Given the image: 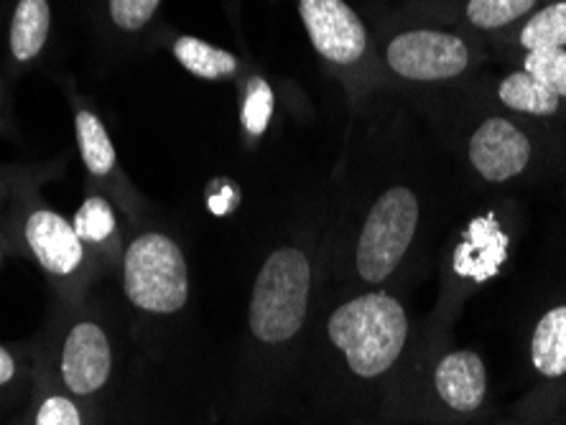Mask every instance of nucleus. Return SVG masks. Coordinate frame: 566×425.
<instances>
[{
	"instance_id": "nucleus-1",
	"label": "nucleus",
	"mask_w": 566,
	"mask_h": 425,
	"mask_svg": "<svg viewBox=\"0 0 566 425\" xmlns=\"http://www.w3.org/2000/svg\"><path fill=\"white\" fill-rule=\"evenodd\" d=\"M316 288V255L302 240H286L258 265L251 301H248V337L258 354L276 357L304 334L312 316Z\"/></svg>"
},
{
	"instance_id": "nucleus-2",
	"label": "nucleus",
	"mask_w": 566,
	"mask_h": 425,
	"mask_svg": "<svg viewBox=\"0 0 566 425\" xmlns=\"http://www.w3.org/2000/svg\"><path fill=\"white\" fill-rule=\"evenodd\" d=\"M411 337L406 306L386 290H363L339 301L324 321V341L355 382H378L401 362Z\"/></svg>"
},
{
	"instance_id": "nucleus-3",
	"label": "nucleus",
	"mask_w": 566,
	"mask_h": 425,
	"mask_svg": "<svg viewBox=\"0 0 566 425\" xmlns=\"http://www.w3.org/2000/svg\"><path fill=\"white\" fill-rule=\"evenodd\" d=\"M120 288L133 311L144 316H177L189 304V265L185 247L166 230L136 224L126 237Z\"/></svg>"
},
{
	"instance_id": "nucleus-4",
	"label": "nucleus",
	"mask_w": 566,
	"mask_h": 425,
	"mask_svg": "<svg viewBox=\"0 0 566 425\" xmlns=\"http://www.w3.org/2000/svg\"><path fill=\"white\" fill-rule=\"evenodd\" d=\"M421 204L409 187H388L365 210L349 249L353 275L363 286L388 283L419 235Z\"/></svg>"
},
{
	"instance_id": "nucleus-5",
	"label": "nucleus",
	"mask_w": 566,
	"mask_h": 425,
	"mask_svg": "<svg viewBox=\"0 0 566 425\" xmlns=\"http://www.w3.org/2000/svg\"><path fill=\"white\" fill-rule=\"evenodd\" d=\"M11 235L19 240L23 253L39 265L60 290L80 294L103 270L93 253L82 243L70 216L46 206L41 199L15 202L11 216Z\"/></svg>"
},
{
	"instance_id": "nucleus-6",
	"label": "nucleus",
	"mask_w": 566,
	"mask_h": 425,
	"mask_svg": "<svg viewBox=\"0 0 566 425\" xmlns=\"http://www.w3.org/2000/svg\"><path fill=\"white\" fill-rule=\"evenodd\" d=\"M56 372L62 390L74 400H95L105 393L115 374V347L97 316L80 314L64 329Z\"/></svg>"
},
{
	"instance_id": "nucleus-7",
	"label": "nucleus",
	"mask_w": 566,
	"mask_h": 425,
	"mask_svg": "<svg viewBox=\"0 0 566 425\" xmlns=\"http://www.w3.org/2000/svg\"><path fill=\"white\" fill-rule=\"evenodd\" d=\"M390 72L411 82H441L460 77L470 64V49L460 36L444 31H406L386 46Z\"/></svg>"
},
{
	"instance_id": "nucleus-8",
	"label": "nucleus",
	"mask_w": 566,
	"mask_h": 425,
	"mask_svg": "<svg viewBox=\"0 0 566 425\" xmlns=\"http://www.w3.org/2000/svg\"><path fill=\"white\" fill-rule=\"evenodd\" d=\"M74 138H77L87 177L97 183V191H103L128 216L130 227H136V224H140V194H136V189L130 187V181L120 169L118 151H115L105 123L87 107H77V113H74Z\"/></svg>"
},
{
	"instance_id": "nucleus-9",
	"label": "nucleus",
	"mask_w": 566,
	"mask_h": 425,
	"mask_svg": "<svg viewBox=\"0 0 566 425\" xmlns=\"http://www.w3.org/2000/svg\"><path fill=\"white\" fill-rule=\"evenodd\" d=\"M314 52L335 66H353L368 52V29L345 0H298Z\"/></svg>"
},
{
	"instance_id": "nucleus-10",
	"label": "nucleus",
	"mask_w": 566,
	"mask_h": 425,
	"mask_svg": "<svg viewBox=\"0 0 566 425\" xmlns=\"http://www.w3.org/2000/svg\"><path fill=\"white\" fill-rule=\"evenodd\" d=\"M472 169L490 183L521 177L531 163V140L518 125L505 118H488L472 132L468 148Z\"/></svg>"
},
{
	"instance_id": "nucleus-11",
	"label": "nucleus",
	"mask_w": 566,
	"mask_h": 425,
	"mask_svg": "<svg viewBox=\"0 0 566 425\" xmlns=\"http://www.w3.org/2000/svg\"><path fill=\"white\" fill-rule=\"evenodd\" d=\"M431 382L439 403L454 415H474L488 400V366L472 349L441 354Z\"/></svg>"
},
{
	"instance_id": "nucleus-12",
	"label": "nucleus",
	"mask_w": 566,
	"mask_h": 425,
	"mask_svg": "<svg viewBox=\"0 0 566 425\" xmlns=\"http://www.w3.org/2000/svg\"><path fill=\"white\" fill-rule=\"evenodd\" d=\"M72 224L82 243L103 268H118L128 235L123 232L118 206L103 191H90L82 199V204L72 216Z\"/></svg>"
},
{
	"instance_id": "nucleus-13",
	"label": "nucleus",
	"mask_w": 566,
	"mask_h": 425,
	"mask_svg": "<svg viewBox=\"0 0 566 425\" xmlns=\"http://www.w3.org/2000/svg\"><path fill=\"white\" fill-rule=\"evenodd\" d=\"M52 31V6L49 0H19L8 29V49L15 64H31L44 52Z\"/></svg>"
},
{
	"instance_id": "nucleus-14",
	"label": "nucleus",
	"mask_w": 566,
	"mask_h": 425,
	"mask_svg": "<svg viewBox=\"0 0 566 425\" xmlns=\"http://www.w3.org/2000/svg\"><path fill=\"white\" fill-rule=\"evenodd\" d=\"M531 364L548 380L566 374V304L548 308L538 319L531 337Z\"/></svg>"
},
{
	"instance_id": "nucleus-15",
	"label": "nucleus",
	"mask_w": 566,
	"mask_h": 425,
	"mask_svg": "<svg viewBox=\"0 0 566 425\" xmlns=\"http://www.w3.org/2000/svg\"><path fill=\"white\" fill-rule=\"evenodd\" d=\"M171 54L189 74H195L199 79H210V82L235 77L240 66L228 49L212 46L207 44V41L195 39V36H179L174 41Z\"/></svg>"
},
{
	"instance_id": "nucleus-16",
	"label": "nucleus",
	"mask_w": 566,
	"mask_h": 425,
	"mask_svg": "<svg viewBox=\"0 0 566 425\" xmlns=\"http://www.w3.org/2000/svg\"><path fill=\"white\" fill-rule=\"evenodd\" d=\"M497 97L511 110L528 115H554L562 103V97L556 92L541 85L528 72H515L511 77H505L501 87H497Z\"/></svg>"
},
{
	"instance_id": "nucleus-17",
	"label": "nucleus",
	"mask_w": 566,
	"mask_h": 425,
	"mask_svg": "<svg viewBox=\"0 0 566 425\" xmlns=\"http://www.w3.org/2000/svg\"><path fill=\"white\" fill-rule=\"evenodd\" d=\"M521 46L528 52L566 46V0L546 6L544 11L531 15L521 31Z\"/></svg>"
},
{
	"instance_id": "nucleus-18",
	"label": "nucleus",
	"mask_w": 566,
	"mask_h": 425,
	"mask_svg": "<svg viewBox=\"0 0 566 425\" xmlns=\"http://www.w3.org/2000/svg\"><path fill=\"white\" fill-rule=\"evenodd\" d=\"M536 6V0H470L468 19L482 31H497L521 19Z\"/></svg>"
},
{
	"instance_id": "nucleus-19",
	"label": "nucleus",
	"mask_w": 566,
	"mask_h": 425,
	"mask_svg": "<svg viewBox=\"0 0 566 425\" xmlns=\"http://www.w3.org/2000/svg\"><path fill=\"white\" fill-rule=\"evenodd\" d=\"M164 0H105V15L111 26L120 33H140L156 19Z\"/></svg>"
},
{
	"instance_id": "nucleus-20",
	"label": "nucleus",
	"mask_w": 566,
	"mask_h": 425,
	"mask_svg": "<svg viewBox=\"0 0 566 425\" xmlns=\"http://www.w3.org/2000/svg\"><path fill=\"white\" fill-rule=\"evenodd\" d=\"M523 72L536 77L541 85H546L559 97H566V52L564 49H538L528 52Z\"/></svg>"
},
{
	"instance_id": "nucleus-21",
	"label": "nucleus",
	"mask_w": 566,
	"mask_h": 425,
	"mask_svg": "<svg viewBox=\"0 0 566 425\" xmlns=\"http://www.w3.org/2000/svg\"><path fill=\"white\" fill-rule=\"evenodd\" d=\"M33 425H85V413L70 393H49L33 411Z\"/></svg>"
},
{
	"instance_id": "nucleus-22",
	"label": "nucleus",
	"mask_w": 566,
	"mask_h": 425,
	"mask_svg": "<svg viewBox=\"0 0 566 425\" xmlns=\"http://www.w3.org/2000/svg\"><path fill=\"white\" fill-rule=\"evenodd\" d=\"M271 113H273L271 87L265 85L263 79H253L251 85H248V97H245V107H243V123H245L248 132L261 136V132L265 130V125H269Z\"/></svg>"
},
{
	"instance_id": "nucleus-23",
	"label": "nucleus",
	"mask_w": 566,
	"mask_h": 425,
	"mask_svg": "<svg viewBox=\"0 0 566 425\" xmlns=\"http://www.w3.org/2000/svg\"><path fill=\"white\" fill-rule=\"evenodd\" d=\"M15 374H19V362H15V357L0 344V387L11 385Z\"/></svg>"
}]
</instances>
